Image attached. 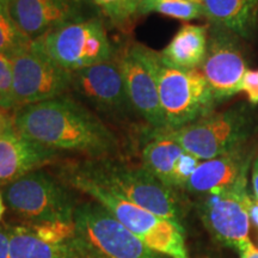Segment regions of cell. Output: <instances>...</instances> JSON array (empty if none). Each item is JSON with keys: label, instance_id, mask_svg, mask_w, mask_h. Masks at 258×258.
Instances as JSON below:
<instances>
[{"label": "cell", "instance_id": "cell-29", "mask_svg": "<svg viewBox=\"0 0 258 258\" xmlns=\"http://www.w3.org/2000/svg\"><path fill=\"white\" fill-rule=\"evenodd\" d=\"M249 214H250V221H252V224L258 228V200L257 199H251Z\"/></svg>", "mask_w": 258, "mask_h": 258}, {"label": "cell", "instance_id": "cell-7", "mask_svg": "<svg viewBox=\"0 0 258 258\" xmlns=\"http://www.w3.org/2000/svg\"><path fill=\"white\" fill-rule=\"evenodd\" d=\"M4 200L25 224L73 222L77 203L66 183L46 171L29 172L5 185Z\"/></svg>", "mask_w": 258, "mask_h": 258}, {"label": "cell", "instance_id": "cell-19", "mask_svg": "<svg viewBox=\"0 0 258 258\" xmlns=\"http://www.w3.org/2000/svg\"><path fill=\"white\" fill-rule=\"evenodd\" d=\"M208 25L185 23L169 44L159 51L164 62L180 70H199L208 48Z\"/></svg>", "mask_w": 258, "mask_h": 258}, {"label": "cell", "instance_id": "cell-12", "mask_svg": "<svg viewBox=\"0 0 258 258\" xmlns=\"http://www.w3.org/2000/svg\"><path fill=\"white\" fill-rule=\"evenodd\" d=\"M117 61L132 109L151 125L152 131H166L156 79L143 55L141 44L129 43Z\"/></svg>", "mask_w": 258, "mask_h": 258}, {"label": "cell", "instance_id": "cell-5", "mask_svg": "<svg viewBox=\"0 0 258 258\" xmlns=\"http://www.w3.org/2000/svg\"><path fill=\"white\" fill-rule=\"evenodd\" d=\"M258 129L257 116L247 104L213 111L176 129L161 131L200 160H209L250 144Z\"/></svg>", "mask_w": 258, "mask_h": 258}, {"label": "cell", "instance_id": "cell-18", "mask_svg": "<svg viewBox=\"0 0 258 258\" xmlns=\"http://www.w3.org/2000/svg\"><path fill=\"white\" fill-rule=\"evenodd\" d=\"M9 258H97L74 235L60 244H49L37 239L27 225L11 226Z\"/></svg>", "mask_w": 258, "mask_h": 258}, {"label": "cell", "instance_id": "cell-20", "mask_svg": "<svg viewBox=\"0 0 258 258\" xmlns=\"http://www.w3.org/2000/svg\"><path fill=\"white\" fill-rule=\"evenodd\" d=\"M184 152L185 151L180 145L163 132L151 129L150 140L145 145L141 152L143 166L164 184L175 189L173 178H175L176 164Z\"/></svg>", "mask_w": 258, "mask_h": 258}, {"label": "cell", "instance_id": "cell-6", "mask_svg": "<svg viewBox=\"0 0 258 258\" xmlns=\"http://www.w3.org/2000/svg\"><path fill=\"white\" fill-rule=\"evenodd\" d=\"M31 48L70 72L105 62L114 56L104 23L95 16L48 32L31 41Z\"/></svg>", "mask_w": 258, "mask_h": 258}, {"label": "cell", "instance_id": "cell-34", "mask_svg": "<svg viewBox=\"0 0 258 258\" xmlns=\"http://www.w3.org/2000/svg\"><path fill=\"white\" fill-rule=\"evenodd\" d=\"M9 0H0V6H6L8 8Z\"/></svg>", "mask_w": 258, "mask_h": 258}, {"label": "cell", "instance_id": "cell-8", "mask_svg": "<svg viewBox=\"0 0 258 258\" xmlns=\"http://www.w3.org/2000/svg\"><path fill=\"white\" fill-rule=\"evenodd\" d=\"M76 235L97 258H170L148 247L97 202L77 206Z\"/></svg>", "mask_w": 258, "mask_h": 258}, {"label": "cell", "instance_id": "cell-2", "mask_svg": "<svg viewBox=\"0 0 258 258\" xmlns=\"http://www.w3.org/2000/svg\"><path fill=\"white\" fill-rule=\"evenodd\" d=\"M69 166L97 185L158 217L179 224L185 217V206L178 191L160 182L144 166L129 165L111 157L93 158Z\"/></svg>", "mask_w": 258, "mask_h": 258}, {"label": "cell", "instance_id": "cell-10", "mask_svg": "<svg viewBox=\"0 0 258 258\" xmlns=\"http://www.w3.org/2000/svg\"><path fill=\"white\" fill-rule=\"evenodd\" d=\"M11 61L16 108L57 98L72 88V72L31 47Z\"/></svg>", "mask_w": 258, "mask_h": 258}, {"label": "cell", "instance_id": "cell-9", "mask_svg": "<svg viewBox=\"0 0 258 258\" xmlns=\"http://www.w3.org/2000/svg\"><path fill=\"white\" fill-rule=\"evenodd\" d=\"M247 172H244L233 185L206 194L199 203V213L206 228L215 239L226 246L244 252L251 241L250 203L247 194Z\"/></svg>", "mask_w": 258, "mask_h": 258}, {"label": "cell", "instance_id": "cell-25", "mask_svg": "<svg viewBox=\"0 0 258 258\" xmlns=\"http://www.w3.org/2000/svg\"><path fill=\"white\" fill-rule=\"evenodd\" d=\"M0 108L6 111L16 108L12 61L3 54H0Z\"/></svg>", "mask_w": 258, "mask_h": 258}, {"label": "cell", "instance_id": "cell-26", "mask_svg": "<svg viewBox=\"0 0 258 258\" xmlns=\"http://www.w3.org/2000/svg\"><path fill=\"white\" fill-rule=\"evenodd\" d=\"M241 91L246 93L251 105L258 104V71H246L243 79Z\"/></svg>", "mask_w": 258, "mask_h": 258}, {"label": "cell", "instance_id": "cell-33", "mask_svg": "<svg viewBox=\"0 0 258 258\" xmlns=\"http://www.w3.org/2000/svg\"><path fill=\"white\" fill-rule=\"evenodd\" d=\"M11 121L10 120V117L6 114V110H4L3 108H0V123H3V122H9Z\"/></svg>", "mask_w": 258, "mask_h": 258}, {"label": "cell", "instance_id": "cell-1", "mask_svg": "<svg viewBox=\"0 0 258 258\" xmlns=\"http://www.w3.org/2000/svg\"><path fill=\"white\" fill-rule=\"evenodd\" d=\"M14 125L22 135L54 151H72L93 158L111 157L118 150L114 132L83 104L70 97L22 106Z\"/></svg>", "mask_w": 258, "mask_h": 258}, {"label": "cell", "instance_id": "cell-17", "mask_svg": "<svg viewBox=\"0 0 258 258\" xmlns=\"http://www.w3.org/2000/svg\"><path fill=\"white\" fill-rule=\"evenodd\" d=\"M205 17L211 25L224 28L252 40L258 32V0H202Z\"/></svg>", "mask_w": 258, "mask_h": 258}, {"label": "cell", "instance_id": "cell-15", "mask_svg": "<svg viewBox=\"0 0 258 258\" xmlns=\"http://www.w3.org/2000/svg\"><path fill=\"white\" fill-rule=\"evenodd\" d=\"M57 151L22 135L15 125L0 135V185H8L55 160Z\"/></svg>", "mask_w": 258, "mask_h": 258}, {"label": "cell", "instance_id": "cell-27", "mask_svg": "<svg viewBox=\"0 0 258 258\" xmlns=\"http://www.w3.org/2000/svg\"><path fill=\"white\" fill-rule=\"evenodd\" d=\"M10 237H11V226H2L0 227V258H9Z\"/></svg>", "mask_w": 258, "mask_h": 258}, {"label": "cell", "instance_id": "cell-28", "mask_svg": "<svg viewBox=\"0 0 258 258\" xmlns=\"http://www.w3.org/2000/svg\"><path fill=\"white\" fill-rule=\"evenodd\" d=\"M251 180H252V188L254 192V199L258 200V154L253 159L252 167H251Z\"/></svg>", "mask_w": 258, "mask_h": 258}, {"label": "cell", "instance_id": "cell-3", "mask_svg": "<svg viewBox=\"0 0 258 258\" xmlns=\"http://www.w3.org/2000/svg\"><path fill=\"white\" fill-rule=\"evenodd\" d=\"M60 175L62 182L86 194L93 201L103 206L148 247L170 258H190L182 224L158 217L147 209L108 191L80 176L69 165L61 169Z\"/></svg>", "mask_w": 258, "mask_h": 258}, {"label": "cell", "instance_id": "cell-4", "mask_svg": "<svg viewBox=\"0 0 258 258\" xmlns=\"http://www.w3.org/2000/svg\"><path fill=\"white\" fill-rule=\"evenodd\" d=\"M159 93L166 131H176L214 111L217 99L200 70H180L164 62L159 51L141 44Z\"/></svg>", "mask_w": 258, "mask_h": 258}, {"label": "cell", "instance_id": "cell-31", "mask_svg": "<svg viewBox=\"0 0 258 258\" xmlns=\"http://www.w3.org/2000/svg\"><path fill=\"white\" fill-rule=\"evenodd\" d=\"M12 127H14V122H11V121L3 122V123H0V135L4 134L6 131H9V129Z\"/></svg>", "mask_w": 258, "mask_h": 258}, {"label": "cell", "instance_id": "cell-32", "mask_svg": "<svg viewBox=\"0 0 258 258\" xmlns=\"http://www.w3.org/2000/svg\"><path fill=\"white\" fill-rule=\"evenodd\" d=\"M4 201H5L4 195H3V192L0 191V221H2L3 217H4V213L6 211V206Z\"/></svg>", "mask_w": 258, "mask_h": 258}, {"label": "cell", "instance_id": "cell-30", "mask_svg": "<svg viewBox=\"0 0 258 258\" xmlns=\"http://www.w3.org/2000/svg\"><path fill=\"white\" fill-rule=\"evenodd\" d=\"M240 258H258V249L252 243H250L244 252L240 253Z\"/></svg>", "mask_w": 258, "mask_h": 258}, {"label": "cell", "instance_id": "cell-16", "mask_svg": "<svg viewBox=\"0 0 258 258\" xmlns=\"http://www.w3.org/2000/svg\"><path fill=\"white\" fill-rule=\"evenodd\" d=\"M252 159L250 144L222 154L220 157L200 163L184 190L191 194L206 195L233 185L238 178L247 172Z\"/></svg>", "mask_w": 258, "mask_h": 258}, {"label": "cell", "instance_id": "cell-24", "mask_svg": "<svg viewBox=\"0 0 258 258\" xmlns=\"http://www.w3.org/2000/svg\"><path fill=\"white\" fill-rule=\"evenodd\" d=\"M30 233L37 239L49 244H60L72 239L76 235L73 222H44V224H25Z\"/></svg>", "mask_w": 258, "mask_h": 258}, {"label": "cell", "instance_id": "cell-13", "mask_svg": "<svg viewBox=\"0 0 258 258\" xmlns=\"http://www.w3.org/2000/svg\"><path fill=\"white\" fill-rule=\"evenodd\" d=\"M86 0H9L8 11L31 41L71 22L91 17Z\"/></svg>", "mask_w": 258, "mask_h": 258}, {"label": "cell", "instance_id": "cell-22", "mask_svg": "<svg viewBox=\"0 0 258 258\" xmlns=\"http://www.w3.org/2000/svg\"><path fill=\"white\" fill-rule=\"evenodd\" d=\"M31 40L18 28L6 6H0V54L9 59L30 49Z\"/></svg>", "mask_w": 258, "mask_h": 258}, {"label": "cell", "instance_id": "cell-11", "mask_svg": "<svg viewBox=\"0 0 258 258\" xmlns=\"http://www.w3.org/2000/svg\"><path fill=\"white\" fill-rule=\"evenodd\" d=\"M239 36L217 25H209L208 48L201 72L218 103L241 91L246 73V55Z\"/></svg>", "mask_w": 258, "mask_h": 258}, {"label": "cell", "instance_id": "cell-14", "mask_svg": "<svg viewBox=\"0 0 258 258\" xmlns=\"http://www.w3.org/2000/svg\"><path fill=\"white\" fill-rule=\"evenodd\" d=\"M72 89L106 114L123 116L132 109L121 67L114 57L88 69L74 71Z\"/></svg>", "mask_w": 258, "mask_h": 258}, {"label": "cell", "instance_id": "cell-23", "mask_svg": "<svg viewBox=\"0 0 258 258\" xmlns=\"http://www.w3.org/2000/svg\"><path fill=\"white\" fill-rule=\"evenodd\" d=\"M90 5L96 6L112 23L122 25L131 22L138 16L143 0H86Z\"/></svg>", "mask_w": 258, "mask_h": 258}, {"label": "cell", "instance_id": "cell-21", "mask_svg": "<svg viewBox=\"0 0 258 258\" xmlns=\"http://www.w3.org/2000/svg\"><path fill=\"white\" fill-rule=\"evenodd\" d=\"M157 12L179 21H192L205 17L203 6L190 0H143L138 16Z\"/></svg>", "mask_w": 258, "mask_h": 258}]
</instances>
